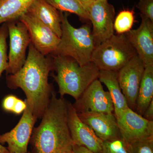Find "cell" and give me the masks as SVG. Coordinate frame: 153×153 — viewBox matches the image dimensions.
<instances>
[{"mask_svg": "<svg viewBox=\"0 0 153 153\" xmlns=\"http://www.w3.org/2000/svg\"><path fill=\"white\" fill-rule=\"evenodd\" d=\"M27 153H30V152H28Z\"/></svg>", "mask_w": 153, "mask_h": 153, "instance_id": "d6a6232c", "label": "cell"}, {"mask_svg": "<svg viewBox=\"0 0 153 153\" xmlns=\"http://www.w3.org/2000/svg\"><path fill=\"white\" fill-rule=\"evenodd\" d=\"M95 47L114 35L115 10L108 0H96L88 11Z\"/></svg>", "mask_w": 153, "mask_h": 153, "instance_id": "52a82bcc", "label": "cell"}, {"mask_svg": "<svg viewBox=\"0 0 153 153\" xmlns=\"http://www.w3.org/2000/svg\"><path fill=\"white\" fill-rule=\"evenodd\" d=\"M143 117L148 120L153 121V100L145 111Z\"/></svg>", "mask_w": 153, "mask_h": 153, "instance_id": "83f0119b", "label": "cell"}, {"mask_svg": "<svg viewBox=\"0 0 153 153\" xmlns=\"http://www.w3.org/2000/svg\"><path fill=\"white\" fill-rule=\"evenodd\" d=\"M77 114L85 112L114 113V107L108 91L103 89L98 79H95L73 104Z\"/></svg>", "mask_w": 153, "mask_h": 153, "instance_id": "9c48e42d", "label": "cell"}, {"mask_svg": "<svg viewBox=\"0 0 153 153\" xmlns=\"http://www.w3.org/2000/svg\"><path fill=\"white\" fill-rule=\"evenodd\" d=\"M54 70L53 58L42 55L31 43L25 64L16 73L7 75V84L11 89L20 88L34 116L41 119L49 104L53 91L49 83L50 71Z\"/></svg>", "mask_w": 153, "mask_h": 153, "instance_id": "6da1fadb", "label": "cell"}, {"mask_svg": "<svg viewBox=\"0 0 153 153\" xmlns=\"http://www.w3.org/2000/svg\"><path fill=\"white\" fill-rule=\"evenodd\" d=\"M73 149V148H72ZM62 153H74L73 151V149H71L67 150L62 152Z\"/></svg>", "mask_w": 153, "mask_h": 153, "instance_id": "1f68e13d", "label": "cell"}, {"mask_svg": "<svg viewBox=\"0 0 153 153\" xmlns=\"http://www.w3.org/2000/svg\"><path fill=\"white\" fill-rule=\"evenodd\" d=\"M37 120L27 104L22 117L15 127L10 131L0 134V144H7V149L10 153H27L28 144Z\"/></svg>", "mask_w": 153, "mask_h": 153, "instance_id": "7c38bea8", "label": "cell"}, {"mask_svg": "<svg viewBox=\"0 0 153 153\" xmlns=\"http://www.w3.org/2000/svg\"><path fill=\"white\" fill-rule=\"evenodd\" d=\"M35 0H0V25L19 20Z\"/></svg>", "mask_w": 153, "mask_h": 153, "instance_id": "ac0fdd59", "label": "cell"}, {"mask_svg": "<svg viewBox=\"0 0 153 153\" xmlns=\"http://www.w3.org/2000/svg\"><path fill=\"white\" fill-rule=\"evenodd\" d=\"M26 107H27V103L26 101H23L22 100L18 98L15 103L12 112L13 113L15 114H20L22 112H24Z\"/></svg>", "mask_w": 153, "mask_h": 153, "instance_id": "4316f807", "label": "cell"}, {"mask_svg": "<svg viewBox=\"0 0 153 153\" xmlns=\"http://www.w3.org/2000/svg\"><path fill=\"white\" fill-rule=\"evenodd\" d=\"M57 10L66 12L76 15L80 20L88 21L87 11L77 0H45Z\"/></svg>", "mask_w": 153, "mask_h": 153, "instance_id": "ffe728a7", "label": "cell"}, {"mask_svg": "<svg viewBox=\"0 0 153 153\" xmlns=\"http://www.w3.org/2000/svg\"><path fill=\"white\" fill-rule=\"evenodd\" d=\"M18 99V98H17L16 96L13 95L7 96L3 100L2 102L3 109L7 112H12Z\"/></svg>", "mask_w": 153, "mask_h": 153, "instance_id": "484cf974", "label": "cell"}, {"mask_svg": "<svg viewBox=\"0 0 153 153\" xmlns=\"http://www.w3.org/2000/svg\"><path fill=\"white\" fill-rule=\"evenodd\" d=\"M129 145L132 153H153V138L138 141Z\"/></svg>", "mask_w": 153, "mask_h": 153, "instance_id": "cb8c5ba5", "label": "cell"}, {"mask_svg": "<svg viewBox=\"0 0 153 153\" xmlns=\"http://www.w3.org/2000/svg\"><path fill=\"white\" fill-rule=\"evenodd\" d=\"M77 114L102 141L122 137L114 113L85 112Z\"/></svg>", "mask_w": 153, "mask_h": 153, "instance_id": "9a60e30c", "label": "cell"}, {"mask_svg": "<svg viewBox=\"0 0 153 153\" xmlns=\"http://www.w3.org/2000/svg\"><path fill=\"white\" fill-rule=\"evenodd\" d=\"M95 1H96V0H95Z\"/></svg>", "mask_w": 153, "mask_h": 153, "instance_id": "e575fe53", "label": "cell"}, {"mask_svg": "<svg viewBox=\"0 0 153 153\" xmlns=\"http://www.w3.org/2000/svg\"><path fill=\"white\" fill-rule=\"evenodd\" d=\"M98 79L108 89L114 107L115 116L128 108L117 79V71L100 70Z\"/></svg>", "mask_w": 153, "mask_h": 153, "instance_id": "e0dca14e", "label": "cell"}, {"mask_svg": "<svg viewBox=\"0 0 153 153\" xmlns=\"http://www.w3.org/2000/svg\"><path fill=\"white\" fill-rule=\"evenodd\" d=\"M6 24L10 38L8 67L6 71L7 75H9L16 73L25 64L26 52L31 41L27 29L19 20Z\"/></svg>", "mask_w": 153, "mask_h": 153, "instance_id": "8992f818", "label": "cell"}, {"mask_svg": "<svg viewBox=\"0 0 153 153\" xmlns=\"http://www.w3.org/2000/svg\"><path fill=\"white\" fill-rule=\"evenodd\" d=\"M54 70L52 75L59 88L60 97L68 94L78 99L94 80L98 79L99 69L92 62L81 66L72 58L52 55Z\"/></svg>", "mask_w": 153, "mask_h": 153, "instance_id": "3957f363", "label": "cell"}, {"mask_svg": "<svg viewBox=\"0 0 153 153\" xmlns=\"http://www.w3.org/2000/svg\"><path fill=\"white\" fill-rule=\"evenodd\" d=\"M19 21L27 29L31 43L42 55H52L56 51L60 38L50 28L27 12L19 18Z\"/></svg>", "mask_w": 153, "mask_h": 153, "instance_id": "30bf717a", "label": "cell"}, {"mask_svg": "<svg viewBox=\"0 0 153 153\" xmlns=\"http://www.w3.org/2000/svg\"><path fill=\"white\" fill-rule=\"evenodd\" d=\"M145 66L137 55L117 71V79L129 107L135 111L136 100Z\"/></svg>", "mask_w": 153, "mask_h": 153, "instance_id": "8fae6325", "label": "cell"}, {"mask_svg": "<svg viewBox=\"0 0 153 153\" xmlns=\"http://www.w3.org/2000/svg\"><path fill=\"white\" fill-rule=\"evenodd\" d=\"M67 101L53 91L38 126L30 140L32 153H59L73 148L67 122Z\"/></svg>", "mask_w": 153, "mask_h": 153, "instance_id": "7a4b0ae2", "label": "cell"}, {"mask_svg": "<svg viewBox=\"0 0 153 153\" xmlns=\"http://www.w3.org/2000/svg\"><path fill=\"white\" fill-rule=\"evenodd\" d=\"M27 12L50 28L60 38L62 35L61 17L60 12L45 0H35Z\"/></svg>", "mask_w": 153, "mask_h": 153, "instance_id": "2e32d148", "label": "cell"}, {"mask_svg": "<svg viewBox=\"0 0 153 153\" xmlns=\"http://www.w3.org/2000/svg\"><path fill=\"white\" fill-rule=\"evenodd\" d=\"M134 12L131 10L121 11L114 19V29L117 34H123L131 30L135 21Z\"/></svg>", "mask_w": 153, "mask_h": 153, "instance_id": "44dd1931", "label": "cell"}, {"mask_svg": "<svg viewBox=\"0 0 153 153\" xmlns=\"http://www.w3.org/2000/svg\"><path fill=\"white\" fill-rule=\"evenodd\" d=\"M62 153V152H61V153Z\"/></svg>", "mask_w": 153, "mask_h": 153, "instance_id": "836d02e7", "label": "cell"}, {"mask_svg": "<svg viewBox=\"0 0 153 153\" xmlns=\"http://www.w3.org/2000/svg\"><path fill=\"white\" fill-rule=\"evenodd\" d=\"M102 153H132L129 145L123 139L120 138L102 143Z\"/></svg>", "mask_w": 153, "mask_h": 153, "instance_id": "7402d4cb", "label": "cell"}, {"mask_svg": "<svg viewBox=\"0 0 153 153\" xmlns=\"http://www.w3.org/2000/svg\"><path fill=\"white\" fill-rule=\"evenodd\" d=\"M136 7L141 14L153 22V0H139Z\"/></svg>", "mask_w": 153, "mask_h": 153, "instance_id": "d4e9b609", "label": "cell"}, {"mask_svg": "<svg viewBox=\"0 0 153 153\" xmlns=\"http://www.w3.org/2000/svg\"><path fill=\"white\" fill-rule=\"evenodd\" d=\"M67 122L74 145L84 147L94 153H102V143L89 126L79 118L73 104L67 101Z\"/></svg>", "mask_w": 153, "mask_h": 153, "instance_id": "4fadbf2b", "label": "cell"}, {"mask_svg": "<svg viewBox=\"0 0 153 153\" xmlns=\"http://www.w3.org/2000/svg\"><path fill=\"white\" fill-rule=\"evenodd\" d=\"M122 137L128 144L153 138V121L128 108L115 116Z\"/></svg>", "mask_w": 153, "mask_h": 153, "instance_id": "ba28073f", "label": "cell"}, {"mask_svg": "<svg viewBox=\"0 0 153 153\" xmlns=\"http://www.w3.org/2000/svg\"><path fill=\"white\" fill-rule=\"evenodd\" d=\"M140 16L139 27L125 34L146 67L153 65V22L142 14Z\"/></svg>", "mask_w": 153, "mask_h": 153, "instance_id": "5bb4252c", "label": "cell"}, {"mask_svg": "<svg viewBox=\"0 0 153 153\" xmlns=\"http://www.w3.org/2000/svg\"><path fill=\"white\" fill-rule=\"evenodd\" d=\"M153 100V65L145 67L136 100V112L142 116Z\"/></svg>", "mask_w": 153, "mask_h": 153, "instance_id": "d6986e66", "label": "cell"}, {"mask_svg": "<svg viewBox=\"0 0 153 153\" xmlns=\"http://www.w3.org/2000/svg\"><path fill=\"white\" fill-rule=\"evenodd\" d=\"M73 151L74 153H94L84 147L74 145Z\"/></svg>", "mask_w": 153, "mask_h": 153, "instance_id": "f1b7e54d", "label": "cell"}, {"mask_svg": "<svg viewBox=\"0 0 153 153\" xmlns=\"http://www.w3.org/2000/svg\"><path fill=\"white\" fill-rule=\"evenodd\" d=\"M8 36L7 27L6 23L0 27V77L8 67L7 38Z\"/></svg>", "mask_w": 153, "mask_h": 153, "instance_id": "603a6c76", "label": "cell"}, {"mask_svg": "<svg viewBox=\"0 0 153 153\" xmlns=\"http://www.w3.org/2000/svg\"><path fill=\"white\" fill-rule=\"evenodd\" d=\"M77 1L81 4V5L88 12V9L94 2L95 0H77Z\"/></svg>", "mask_w": 153, "mask_h": 153, "instance_id": "f546056e", "label": "cell"}, {"mask_svg": "<svg viewBox=\"0 0 153 153\" xmlns=\"http://www.w3.org/2000/svg\"><path fill=\"white\" fill-rule=\"evenodd\" d=\"M0 153H10L7 148L5 147L0 144Z\"/></svg>", "mask_w": 153, "mask_h": 153, "instance_id": "4dcf8cb0", "label": "cell"}, {"mask_svg": "<svg viewBox=\"0 0 153 153\" xmlns=\"http://www.w3.org/2000/svg\"><path fill=\"white\" fill-rule=\"evenodd\" d=\"M137 55L125 34H114L95 47L91 61L99 70L118 71Z\"/></svg>", "mask_w": 153, "mask_h": 153, "instance_id": "5b68a950", "label": "cell"}, {"mask_svg": "<svg viewBox=\"0 0 153 153\" xmlns=\"http://www.w3.org/2000/svg\"><path fill=\"white\" fill-rule=\"evenodd\" d=\"M60 13L62 35L57 49L51 55L70 57L81 66L90 63L95 45L90 26L75 28L68 21V14L61 11Z\"/></svg>", "mask_w": 153, "mask_h": 153, "instance_id": "277c9868", "label": "cell"}]
</instances>
